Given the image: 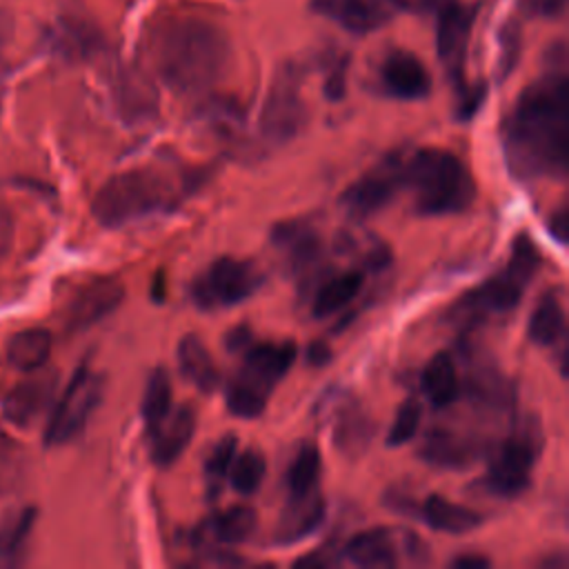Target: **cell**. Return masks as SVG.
Returning <instances> with one entry per match:
<instances>
[{
    "mask_svg": "<svg viewBox=\"0 0 569 569\" xmlns=\"http://www.w3.org/2000/svg\"><path fill=\"white\" fill-rule=\"evenodd\" d=\"M102 389H104V380L100 373H96L87 365L76 369L73 378L64 387L60 400L56 402L49 416V422L44 429L47 447L67 445L84 429L91 413L98 409L102 400Z\"/></svg>",
    "mask_w": 569,
    "mask_h": 569,
    "instance_id": "8",
    "label": "cell"
},
{
    "mask_svg": "<svg viewBox=\"0 0 569 569\" xmlns=\"http://www.w3.org/2000/svg\"><path fill=\"white\" fill-rule=\"evenodd\" d=\"M540 429L529 418L511 436L489 451L485 489L498 498H516L531 485V471L540 453Z\"/></svg>",
    "mask_w": 569,
    "mask_h": 569,
    "instance_id": "7",
    "label": "cell"
},
{
    "mask_svg": "<svg viewBox=\"0 0 569 569\" xmlns=\"http://www.w3.org/2000/svg\"><path fill=\"white\" fill-rule=\"evenodd\" d=\"M489 565H491V560L480 553H462L451 560V567H456V569H487Z\"/></svg>",
    "mask_w": 569,
    "mask_h": 569,
    "instance_id": "44",
    "label": "cell"
},
{
    "mask_svg": "<svg viewBox=\"0 0 569 569\" xmlns=\"http://www.w3.org/2000/svg\"><path fill=\"white\" fill-rule=\"evenodd\" d=\"M56 391V376L53 373H36L16 387L2 398V413L9 422L18 427L31 425L51 402Z\"/></svg>",
    "mask_w": 569,
    "mask_h": 569,
    "instance_id": "17",
    "label": "cell"
},
{
    "mask_svg": "<svg viewBox=\"0 0 569 569\" xmlns=\"http://www.w3.org/2000/svg\"><path fill=\"white\" fill-rule=\"evenodd\" d=\"M258 527L256 509L247 505H233L207 522L200 525L196 540L198 542H213V545H240L247 542Z\"/></svg>",
    "mask_w": 569,
    "mask_h": 569,
    "instance_id": "22",
    "label": "cell"
},
{
    "mask_svg": "<svg viewBox=\"0 0 569 569\" xmlns=\"http://www.w3.org/2000/svg\"><path fill=\"white\" fill-rule=\"evenodd\" d=\"M342 556L358 567H393L398 551L387 527H373L356 533L342 549Z\"/></svg>",
    "mask_w": 569,
    "mask_h": 569,
    "instance_id": "24",
    "label": "cell"
},
{
    "mask_svg": "<svg viewBox=\"0 0 569 569\" xmlns=\"http://www.w3.org/2000/svg\"><path fill=\"white\" fill-rule=\"evenodd\" d=\"M405 187L413 193L420 216H451L476 198V182L467 164L451 151L427 147L405 158Z\"/></svg>",
    "mask_w": 569,
    "mask_h": 569,
    "instance_id": "3",
    "label": "cell"
},
{
    "mask_svg": "<svg viewBox=\"0 0 569 569\" xmlns=\"http://www.w3.org/2000/svg\"><path fill=\"white\" fill-rule=\"evenodd\" d=\"M176 358H178V367L180 373L187 382H191L196 389H200L202 393H213L220 385V373L218 367L207 349V345L189 333L184 336L178 347H176Z\"/></svg>",
    "mask_w": 569,
    "mask_h": 569,
    "instance_id": "23",
    "label": "cell"
},
{
    "mask_svg": "<svg viewBox=\"0 0 569 569\" xmlns=\"http://www.w3.org/2000/svg\"><path fill=\"white\" fill-rule=\"evenodd\" d=\"M347 67H349V56H342L327 71L325 84H322V93H325L327 100L338 102V100L345 98V93H347Z\"/></svg>",
    "mask_w": 569,
    "mask_h": 569,
    "instance_id": "38",
    "label": "cell"
},
{
    "mask_svg": "<svg viewBox=\"0 0 569 569\" xmlns=\"http://www.w3.org/2000/svg\"><path fill=\"white\" fill-rule=\"evenodd\" d=\"M36 509L20 507L0 520V565H18L24 556L27 540L33 531Z\"/></svg>",
    "mask_w": 569,
    "mask_h": 569,
    "instance_id": "29",
    "label": "cell"
},
{
    "mask_svg": "<svg viewBox=\"0 0 569 569\" xmlns=\"http://www.w3.org/2000/svg\"><path fill=\"white\" fill-rule=\"evenodd\" d=\"M178 196L169 180L153 169H129L109 178L91 202L93 218L109 229L138 222L147 216L171 211Z\"/></svg>",
    "mask_w": 569,
    "mask_h": 569,
    "instance_id": "4",
    "label": "cell"
},
{
    "mask_svg": "<svg viewBox=\"0 0 569 569\" xmlns=\"http://www.w3.org/2000/svg\"><path fill=\"white\" fill-rule=\"evenodd\" d=\"M422 391L433 407H449L460 398V378L453 358L447 351L436 353L422 371Z\"/></svg>",
    "mask_w": 569,
    "mask_h": 569,
    "instance_id": "27",
    "label": "cell"
},
{
    "mask_svg": "<svg viewBox=\"0 0 569 569\" xmlns=\"http://www.w3.org/2000/svg\"><path fill=\"white\" fill-rule=\"evenodd\" d=\"M11 36H13V20H11V16L7 11L0 9V58H2L4 49L9 47Z\"/></svg>",
    "mask_w": 569,
    "mask_h": 569,
    "instance_id": "46",
    "label": "cell"
},
{
    "mask_svg": "<svg viewBox=\"0 0 569 569\" xmlns=\"http://www.w3.org/2000/svg\"><path fill=\"white\" fill-rule=\"evenodd\" d=\"M322 413L333 418V447L345 456H360L373 438L376 425L367 416V411L358 405V400L345 393H329L322 400Z\"/></svg>",
    "mask_w": 569,
    "mask_h": 569,
    "instance_id": "14",
    "label": "cell"
},
{
    "mask_svg": "<svg viewBox=\"0 0 569 569\" xmlns=\"http://www.w3.org/2000/svg\"><path fill=\"white\" fill-rule=\"evenodd\" d=\"M549 53V69L518 96L502 122V153L518 180L567 176L569 82L562 40Z\"/></svg>",
    "mask_w": 569,
    "mask_h": 569,
    "instance_id": "1",
    "label": "cell"
},
{
    "mask_svg": "<svg viewBox=\"0 0 569 569\" xmlns=\"http://www.w3.org/2000/svg\"><path fill=\"white\" fill-rule=\"evenodd\" d=\"M362 282H365V273L358 269L338 273L331 280H327L313 298V316L327 318V316L336 313L338 309L347 307L360 293Z\"/></svg>",
    "mask_w": 569,
    "mask_h": 569,
    "instance_id": "30",
    "label": "cell"
},
{
    "mask_svg": "<svg viewBox=\"0 0 569 569\" xmlns=\"http://www.w3.org/2000/svg\"><path fill=\"white\" fill-rule=\"evenodd\" d=\"M529 340L540 347H551L565 336V309L558 298V291H547L540 296L536 309L531 311Z\"/></svg>",
    "mask_w": 569,
    "mask_h": 569,
    "instance_id": "28",
    "label": "cell"
},
{
    "mask_svg": "<svg viewBox=\"0 0 569 569\" xmlns=\"http://www.w3.org/2000/svg\"><path fill=\"white\" fill-rule=\"evenodd\" d=\"M422 522L429 525L433 531L451 533V536H462L473 531L476 527L482 525V516L465 505L451 502L438 493L427 496V500L420 507Z\"/></svg>",
    "mask_w": 569,
    "mask_h": 569,
    "instance_id": "25",
    "label": "cell"
},
{
    "mask_svg": "<svg viewBox=\"0 0 569 569\" xmlns=\"http://www.w3.org/2000/svg\"><path fill=\"white\" fill-rule=\"evenodd\" d=\"M236 445H238V438L233 433H227L222 436L213 449L209 451L207 460H204V478L207 482L218 491V485L227 478L229 473V467H231V460L236 456Z\"/></svg>",
    "mask_w": 569,
    "mask_h": 569,
    "instance_id": "35",
    "label": "cell"
},
{
    "mask_svg": "<svg viewBox=\"0 0 569 569\" xmlns=\"http://www.w3.org/2000/svg\"><path fill=\"white\" fill-rule=\"evenodd\" d=\"M53 338L42 327H29L11 336L7 345V360L13 369L31 373L44 367L51 356Z\"/></svg>",
    "mask_w": 569,
    "mask_h": 569,
    "instance_id": "26",
    "label": "cell"
},
{
    "mask_svg": "<svg viewBox=\"0 0 569 569\" xmlns=\"http://www.w3.org/2000/svg\"><path fill=\"white\" fill-rule=\"evenodd\" d=\"M405 187V158L400 153L387 156L367 173H362L353 184H349L340 196V207L347 216L365 220L382 211L396 193Z\"/></svg>",
    "mask_w": 569,
    "mask_h": 569,
    "instance_id": "11",
    "label": "cell"
},
{
    "mask_svg": "<svg viewBox=\"0 0 569 569\" xmlns=\"http://www.w3.org/2000/svg\"><path fill=\"white\" fill-rule=\"evenodd\" d=\"M13 240V218L4 204H0V260L9 253Z\"/></svg>",
    "mask_w": 569,
    "mask_h": 569,
    "instance_id": "40",
    "label": "cell"
},
{
    "mask_svg": "<svg viewBox=\"0 0 569 569\" xmlns=\"http://www.w3.org/2000/svg\"><path fill=\"white\" fill-rule=\"evenodd\" d=\"M124 298V287L116 280H100L84 287L71 302L67 311V327L71 331H82L104 316L116 311Z\"/></svg>",
    "mask_w": 569,
    "mask_h": 569,
    "instance_id": "20",
    "label": "cell"
},
{
    "mask_svg": "<svg viewBox=\"0 0 569 569\" xmlns=\"http://www.w3.org/2000/svg\"><path fill=\"white\" fill-rule=\"evenodd\" d=\"M318 478H320V451L316 445L305 442L302 447H298L284 473L289 498H300L316 491Z\"/></svg>",
    "mask_w": 569,
    "mask_h": 569,
    "instance_id": "31",
    "label": "cell"
},
{
    "mask_svg": "<svg viewBox=\"0 0 569 569\" xmlns=\"http://www.w3.org/2000/svg\"><path fill=\"white\" fill-rule=\"evenodd\" d=\"M196 431V413L191 405H180L171 409L164 420L149 433L151 438V460L158 467H171L189 447Z\"/></svg>",
    "mask_w": 569,
    "mask_h": 569,
    "instance_id": "19",
    "label": "cell"
},
{
    "mask_svg": "<svg viewBox=\"0 0 569 569\" xmlns=\"http://www.w3.org/2000/svg\"><path fill=\"white\" fill-rule=\"evenodd\" d=\"M300 82L302 73L293 62H287L276 71L260 113V131L269 142L282 144L300 133L307 120Z\"/></svg>",
    "mask_w": 569,
    "mask_h": 569,
    "instance_id": "10",
    "label": "cell"
},
{
    "mask_svg": "<svg viewBox=\"0 0 569 569\" xmlns=\"http://www.w3.org/2000/svg\"><path fill=\"white\" fill-rule=\"evenodd\" d=\"M420 420H422L420 402L416 398H407L396 411V418H393L391 429L387 433V445L389 447H400V445L409 442L418 433Z\"/></svg>",
    "mask_w": 569,
    "mask_h": 569,
    "instance_id": "34",
    "label": "cell"
},
{
    "mask_svg": "<svg viewBox=\"0 0 569 569\" xmlns=\"http://www.w3.org/2000/svg\"><path fill=\"white\" fill-rule=\"evenodd\" d=\"M485 96H487V87L480 82V84H465L460 91H458V120H471L473 113L482 107L485 102Z\"/></svg>",
    "mask_w": 569,
    "mask_h": 569,
    "instance_id": "39",
    "label": "cell"
},
{
    "mask_svg": "<svg viewBox=\"0 0 569 569\" xmlns=\"http://www.w3.org/2000/svg\"><path fill=\"white\" fill-rule=\"evenodd\" d=\"M153 47L162 82L178 93L213 87L231 58L224 31L202 18H176L162 24Z\"/></svg>",
    "mask_w": 569,
    "mask_h": 569,
    "instance_id": "2",
    "label": "cell"
},
{
    "mask_svg": "<svg viewBox=\"0 0 569 569\" xmlns=\"http://www.w3.org/2000/svg\"><path fill=\"white\" fill-rule=\"evenodd\" d=\"M56 47L69 53H87L93 47L91 29L80 22H62L56 29Z\"/></svg>",
    "mask_w": 569,
    "mask_h": 569,
    "instance_id": "37",
    "label": "cell"
},
{
    "mask_svg": "<svg viewBox=\"0 0 569 569\" xmlns=\"http://www.w3.org/2000/svg\"><path fill=\"white\" fill-rule=\"evenodd\" d=\"M264 471H267L264 456L258 449L249 447L242 453L233 456L227 478H229L236 493L251 496L260 489V485L264 480Z\"/></svg>",
    "mask_w": 569,
    "mask_h": 569,
    "instance_id": "33",
    "label": "cell"
},
{
    "mask_svg": "<svg viewBox=\"0 0 569 569\" xmlns=\"http://www.w3.org/2000/svg\"><path fill=\"white\" fill-rule=\"evenodd\" d=\"M298 358L293 340L251 342L242 351V365L227 387V409L236 418H258L269 402L273 387L287 376Z\"/></svg>",
    "mask_w": 569,
    "mask_h": 569,
    "instance_id": "5",
    "label": "cell"
},
{
    "mask_svg": "<svg viewBox=\"0 0 569 569\" xmlns=\"http://www.w3.org/2000/svg\"><path fill=\"white\" fill-rule=\"evenodd\" d=\"M140 411H142L147 433H151L164 420V416L171 411V378H169L167 369L158 367L151 371L147 387H144Z\"/></svg>",
    "mask_w": 569,
    "mask_h": 569,
    "instance_id": "32",
    "label": "cell"
},
{
    "mask_svg": "<svg viewBox=\"0 0 569 569\" xmlns=\"http://www.w3.org/2000/svg\"><path fill=\"white\" fill-rule=\"evenodd\" d=\"M402 2H405V11H407V9L431 11V9H438L440 4H445L447 0H402Z\"/></svg>",
    "mask_w": 569,
    "mask_h": 569,
    "instance_id": "47",
    "label": "cell"
},
{
    "mask_svg": "<svg viewBox=\"0 0 569 569\" xmlns=\"http://www.w3.org/2000/svg\"><path fill=\"white\" fill-rule=\"evenodd\" d=\"M311 11L333 20L353 36H367L382 29L400 11L402 0H311Z\"/></svg>",
    "mask_w": 569,
    "mask_h": 569,
    "instance_id": "13",
    "label": "cell"
},
{
    "mask_svg": "<svg viewBox=\"0 0 569 569\" xmlns=\"http://www.w3.org/2000/svg\"><path fill=\"white\" fill-rule=\"evenodd\" d=\"M380 84L396 100H422L431 91V76L422 60L407 49H391L380 64Z\"/></svg>",
    "mask_w": 569,
    "mask_h": 569,
    "instance_id": "15",
    "label": "cell"
},
{
    "mask_svg": "<svg viewBox=\"0 0 569 569\" xmlns=\"http://www.w3.org/2000/svg\"><path fill=\"white\" fill-rule=\"evenodd\" d=\"M251 342H253L251 331L244 325H240V327H236L227 333V349L229 351H244Z\"/></svg>",
    "mask_w": 569,
    "mask_h": 569,
    "instance_id": "43",
    "label": "cell"
},
{
    "mask_svg": "<svg viewBox=\"0 0 569 569\" xmlns=\"http://www.w3.org/2000/svg\"><path fill=\"white\" fill-rule=\"evenodd\" d=\"M325 520V500L316 491L300 496V498H289L287 509L282 511L276 531H273V542L284 547L293 545L307 536H311Z\"/></svg>",
    "mask_w": 569,
    "mask_h": 569,
    "instance_id": "21",
    "label": "cell"
},
{
    "mask_svg": "<svg viewBox=\"0 0 569 569\" xmlns=\"http://www.w3.org/2000/svg\"><path fill=\"white\" fill-rule=\"evenodd\" d=\"M482 453H485L482 440L453 429H445V427L431 429L420 445L422 460L440 469L471 467Z\"/></svg>",
    "mask_w": 569,
    "mask_h": 569,
    "instance_id": "16",
    "label": "cell"
},
{
    "mask_svg": "<svg viewBox=\"0 0 569 569\" xmlns=\"http://www.w3.org/2000/svg\"><path fill=\"white\" fill-rule=\"evenodd\" d=\"M271 242L284 253L293 273L309 271L322 253V242L309 220H284L271 229Z\"/></svg>",
    "mask_w": 569,
    "mask_h": 569,
    "instance_id": "18",
    "label": "cell"
},
{
    "mask_svg": "<svg viewBox=\"0 0 569 569\" xmlns=\"http://www.w3.org/2000/svg\"><path fill=\"white\" fill-rule=\"evenodd\" d=\"M498 42H500V53H498V64H496V78L500 82H505L520 60V27L516 20H507L500 27Z\"/></svg>",
    "mask_w": 569,
    "mask_h": 569,
    "instance_id": "36",
    "label": "cell"
},
{
    "mask_svg": "<svg viewBox=\"0 0 569 569\" xmlns=\"http://www.w3.org/2000/svg\"><path fill=\"white\" fill-rule=\"evenodd\" d=\"M540 267V253L527 233L516 236L507 267L458 300V318H482L513 309Z\"/></svg>",
    "mask_w": 569,
    "mask_h": 569,
    "instance_id": "6",
    "label": "cell"
},
{
    "mask_svg": "<svg viewBox=\"0 0 569 569\" xmlns=\"http://www.w3.org/2000/svg\"><path fill=\"white\" fill-rule=\"evenodd\" d=\"M549 233L560 242V244H565V233H567V211H565V207L562 209H558L553 216H551V222H549Z\"/></svg>",
    "mask_w": 569,
    "mask_h": 569,
    "instance_id": "45",
    "label": "cell"
},
{
    "mask_svg": "<svg viewBox=\"0 0 569 569\" xmlns=\"http://www.w3.org/2000/svg\"><path fill=\"white\" fill-rule=\"evenodd\" d=\"M567 0H531L529 9L542 18H560L565 13Z\"/></svg>",
    "mask_w": 569,
    "mask_h": 569,
    "instance_id": "41",
    "label": "cell"
},
{
    "mask_svg": "<svg viewBox=\"0 0 569 569\" xmlns=\"http://www.w3.org/2000/svg\"><path fill=\"white\" fill-rule=\"evenodd\" d=\"M264 276L251 260L222 256L191 282V298L202 309L233 307L253 296Z\"/></svg>",
    "mask_w": 569,
    "mask_h": 569,
    "instance_id": "9",
    "label": "cell"
},
{
    "mask_svg": "<svg viewBox=\"0 0 569 569\" xmlns=\"http://www.w3.org/2000/svg\"><path fill=\"white\" fill-rule=\"evenodd\" d=\"M478 16V4H462L458 0H447L438 7L436 22V51L447 78L460 91L465 82V62L467 49Z\"/></svg>",
    "mask_w": 569,
    "mask_h": 569,
    "instance_id": "12",
    "label": "cell"
},
{
    "mask_svg": "<svg viewBox=\"0 0 569 569\" xmlns=\"http://www.w3.org/2000/svg\"><path fill=\"white\" fill-rule=\"evenodd\" d=\"M305 360L311 365V367H325L329 360H331V349L325 340H316L307 347L305 351Z\"/></svg>",
    "mask_w": 569,
    "mask_h": 569,
    "instance_id": "42",
    "label": "cell"
}]
</instances>
